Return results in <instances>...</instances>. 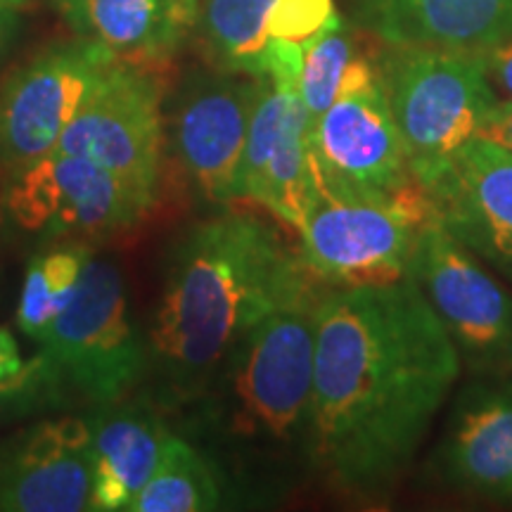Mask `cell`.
I'll use <instances>...</instances> for the list:
<instances>
[{"mask_svg":"<svg viewBox=\"0 0 512 512\" xmlns=\"http://www.w3.org/2000/svg\"><path fill=\"white\" fill-rule=\"evenodd\" d=\"M460 356L411 278L335 287L313 306V467L354 501L401 482L460 377Z\"/></svg>","mask_w":512,"mask_h":512,"instance_id":"6da1fadb","label":"cell"},{"mask_svg":"<svg viewBox=\"0 0 512 512\" xmlns=\"http://www.w3.org/2000/svg\"><path fill=\"white\" fill-rule=\"evenodd\" d=\"M316 299L302 254L271 223L223 211L185 230L147 330L152 403L181 411L261 320Z\"/></svg>","mask_w":512,"mask_h":512,"instance_id":"7a4b0ae2","label":"cell"},{"mask_svg":"<svg viewBox=\"0 0 512 512\" xmlns=\"http://www.w3.org/2000/svg\"><path fill=\"white\" fill-rule=\"evenodd\" d=\"M318 302V299H316ZM273 313L230 349L181 411V432L228 501H278L313 467V306Z\"/></svg>","mask_w":512,"mask_h":512,"instance_id":"3957f363","label":"cell"},{"mask_svg":"<svg viewBox=\"0 0 512 512\" xmlns=\"http://www.w3.org/2000/svg\"><path fill=\"white\" fill-rule=\"evenodd\" d=\"M382 88L420 185L479 136L498 98L479 53L387 46L380 53Z\"/></svg>","mask_w":512,"mask_h":512,"instance_id":"277c9868","label":"cell"},{"mask_svg":"<svg viewBox=\"0 0 512 512\" xmlns=\"http://www.w3.org/2000/svg\"><path fill=\"white\" fill-rule=\"evenodd\" d=\"M38 344L64 389L91 406L126 399L150 366L147 332L133 316L124 273L98 254L88 261L74 302Z\"/></svg>","mask_w":512,"mask_h":512,"instance_id":"5b68a950","label":"cell"},{"mask_svg":"<svg viewBox=\"0 0 512 512\" xmlns=\"http://www.w3.org/2000/svg\"><path fill=\"white\" fill-rule=\"evenodd\" d=\"M299 72L302 46L271 38L264 74L256 76L252 119L235 183V200L261 204L294 230L302 228L318 197L311 119L297 88Z\"/></svg>","mask_w":512,"mask_h":512,"instance_id":"8992f818","label":"cell"},{"mask_svg":"<svg viewBox=\"0 0 512 512\" xmlns=\"http://www.w3.org/2000/svg\"><path fill=\"white\" fill-rule=\"evenodd\" d=\"M152 204L88 159L50 152L8 171L0 219L19 240L55 245L110 238L150 214Z\"/></svg>","mask_w":512,"mask_h":512,"instance_id":"52a82bcc","label":"cell"},{"mask_svg":"<svg viewBox=\"0 0 512 512\" xmlns=\"http://www.w3.org/2000/svg\"><path fill=\"white\" fill-rule=\"evenodd\" d=\"M420 183L392 200L332 195L318 190L302 228L304 266L332 287L380 285L406 278L420 228L432 221Z\"/></svg>","mask_w":512,"mask_h":512,"instance_id":"ba28073f","label":"cell"},{"mask_svg":"<svg viewBox=\"0 0 512 512\" xmlns=\"http://www.w3.org/2000/svg\"><path fill=\"white\" fill-rule=\"evenodd\" d=\"M406 275L472 375H512V294L437 219L420 228Z\"/></svg>","mask_w":512,"mask_h":512,"instance_id":"9c48e42d","label":"cell"},{"mask_svg":"<svg viewBox=\"0 0 512 512\" xmlns=\"http://www.w3.org/2000/svg\"><path fill=\"white\" fill-rule=\"evenodd\" d=\"M159 69L119 60L57 143V152L102 166L152 207L166 159V81Z\"/></svg>","mask_w":512,"mask_h":512,"instance_id":"30bf717a","label":"cell"},{"mask_svg":"<svg viewBox=\"0 0 512 512\" xmlns=\"http://www.w3.org/2000/svg\"><path fill=\"white\" fill-rule=\"evenodd\" d=\"M256 98V76L192 69L164 100L166 155L207 204L235 202V183L245 152Z\"/></svg>","mask_w":512,"mask_h":512,"instance_id":"8fae6325","label":"cell"},{"mask_svg":"<svg viewBox=\"0 0 512 512\" xmlns=\"http://www.w3.org/2000/svg\"><path fill=\"white\" fill-rule=\"evenodd\" d=\"M119 57L83 36L50 43L0 86V171L50 155Z\"/></svg>","mask_w":512,"mask_h":512,"instance_id":"7c38bea8","label":"cell"},{"mask_svg":"<svg viewBox=\"0 0 512 512\" xmlns=\"http://www.w3.org/2000/svg\"><path fill=\"white\" fill-rule=\"evenodd\" d=\"M318 190L392 200L418 183L380 81L344 93L311 128Z\"/></svg>","mask_w":512,"mask_h":512,"instance_id":"4fadbf2b","label":"cell"},{"mask_svg":"<svg viewBox=\"0 0 512 512\" xmlns=\"http://www.w3.org/2000/svg\"><path fill=\"white\" fill-rule=\"evenodd\" d=\"M422 190L446 233L512 283V152L477 136Z\"/></svg>","mask_w":512,"mask_h":512,"instance_id":"5bb4252c","label":"cell"},{"mask_svg":"<svg viewBox=\"0 0 512 512\" xmlns=\"http://www.w3.org/2000/svg\"><path fill=\"white\" fill-rule=\"evenodd\" d=\"M91 484L86 418H41L0 441V512L91 510Z\"/></svg>","mask_w":512,"mask_h":512,"instance_id":"9a60e30c","label":"cell"},{"mask_svg":"<svg viewBox=\"0 0 512 512\" xmlns=\"http://www.w3.org/2000/svg\"><path fill=\"white\" fill-rule=\"evenodd\" d=\"M432 470L453 494L512 503V375L475 377L463 387L453 399Z\"/></svg>","mask_w":512,"mask_h":512,"instance_id":"2e32d148","label":"cell"},{"mask_svg":"<svg viewBox=\"0 0 512 512\" xmlns=\"http://www.w3.org/2000/svg\"><path fill=\"white\" fill-rule=\"evenodd\" d=\"M349 19L384 46L484 53L512 36V0H347Z\"/></svg>","mask_w":512,"mask_h":512,"instance_id":"e0dca14e","label":"cell"},{"mask_svg":"<svg viewBox=\"0 0 512 512\" xmlns=\"http://www.w3.org/2000/svg\"><path fill=\"white\" fill-rule=\"evenodd\" d=\"M74 36L121 62L164 67L195 34L200 0H53Z\"/></svg>","mask_w":512,"mask_h":512,"instance_id":"ac0fdd59","label":"cell"},{"mask_svg":"<svg viewBox=\"0 0 512 512\" xmlns=\"http://www.w3.org/2000/svg\"><path fill=\"white\" fill-rule=\"evenodd\" d=\"M93 408L86 415L93 463L91 510L128 512L155 472L171 430L162 411L145 399L126 396Z\"/></svg>","mask_w":512,"mask_h":512,"instance_id":"d6986e66","label":"cell"},{"mask_svg":"<svg viewBox=\"0 0 512 512\" xmlns=\"http://www.w3.org/2000/svg\"><path fill=\"white\" fill-rule=\"evenodd\" d=\"M275 0H200L195 34L211 67L249 76L264 74L268 12Z\"/></svg>","mask_w":512,"mask_h":512,"instance_id":"ffe728a7","label":"cell"},{"mask_svg":"<svg viewBox=\"0 0 512 512\" xmlns=\"http://www.w3.org/2000/svg\"><path fill=\"white\" fill-rule=\"evenodd\" d=\"M226 503V489L209 460L183 434L171 430L155 472L128 512H211L226 508Z\"/></svg>","mask_w":512,"mask_h":512,"instance_id":"44dd1931","label":"cell"},{"mask_svg":"<svg viewBox=\"0 0 512 512\" xmlns=\"http://www.w3.org/2000/svg\"><path fill=\"white\" fill-rule=\"evenodd\" d=\"M91 256L88 242H55L29 261L17 302V325L29 339L41 342L50 325L69 309Z\"/></svg>","mask_w":512,"mask_h":512,"instance_id":"7402d4cb","label":"cell"},{"mask_svg":"<svg viewBox=\"0 0 512 512\" xmlns=\"http://www.w3.org/2000/svg\"><path fill=\"white\" fill-rule=\"evenodd\" d=\"M361 34L363 31L351 19L337 15L328 27L302 46V72L297 88L309 112L311 128L320 114L342 95L351 67L368 50V46H363Z\"/></svg>","mask_w":512,"mask_h":512,"instance_id":"603a6c76","label":"cell"},{"mask_svg":"<svg viewBox=\"0 0 512 512\" xmlns=\"http://www.w3.org/2000/svg\"><path fill=\"white\" fill-rule=\"evenodd\" d=\"M67 389L53 363L38 351L27 368L8 382H0V427L53 411L62 406Z\"/></svg>","mask_w":512,"mask_h":512,"instance_id":"cb8c5ba5","label":"cell"},{"mask_svg":"<svg viewBox=\"0 0 512 512\" xmlns=\"http://www.w3.org/2000/svg\"><path fill=\"white\" fill-rule=\"evenodd\" d=\"M335 17V0H275L266 27L271 38L304 46Z\"/></svg>","mask_w":512,"mask_h":512,"instance_id":"d4e9b609","label":"cell"},{"mask_svg":"<svg viewBox=\"0 0 512 512\" xmlns=\"http://www.w3.org/2000/svg\"><path fill=\"white\" fill-rule=\"evenodd\" d=\"M479 55H482L486 79L494 88L496 98L512 100V36Z\"/></svg>","mask_w":512,"mask_h":512,"instance_id":"484cf974","label":"cell"},{"mask_svg":"<svg viewBox=\"0 0 512 512\" xmlns=\"http://www.w3.org/2000/svg\"><path fill=\"white\" fill-rule=\"evenodd\" d=\"M479 138L491 140V143L512 152V100H498L491 107L482 128H479Z\"/></svg>","mask_w":512,"mask_h":512,"instance_id":"4316f807","label":"cell"},{"mask_svg":"<svg viewBox=\"0 0 512 512\" xmlns=\"http://www.w3.org/2000/svg\"><path fill=\"white\" fill-rule=\"evenodd\" d=\"M29 358L22 356L17 339L8 328H0V382H8L27 368Z\"/></svg>","mask_w":512,"mask_h":512,"instance_id":"83f0119b","label":"cell"},{"mask_svg":"<svg viewBox=\"0 0 512 512\" xmlns=\"http://www.w3.org/2000/svg\"><path fill=\"white\" fill-rule=\"evenodd\" d=\"M19 31H22L19 10L3 8V5H0V67H3L5 60H8L12 53V48H15Z\"/></svg>","mask_w":512,"mask_h":512,"instance_id":"f1b7e54d","label":"cell"},{"mask_svg":"<svg viewBox=\"0 0 512 512\" xmlns=\"http://www.w3.org/2000/svg\"><path fill=\"white\" fill-rule=\"evenodd\" d=\"M29 3H31V0H0V5H3V8H12V10L27 8Z\"/></svg>","mask_w":512,"mask_h":512,"instance_id":"f546056e","label":"cell"}]
</instances>
